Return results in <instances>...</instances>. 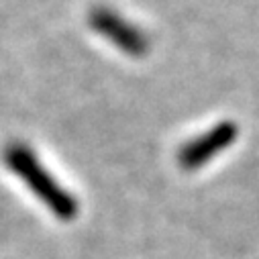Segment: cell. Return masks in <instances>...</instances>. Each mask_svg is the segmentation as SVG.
I'll return each instance as SVG.
<instances>
[{
  "label": "cell",
  "instance_id": "3",
  "mask_svg": "<svg viewBox=\"0 0 259 259\" xmlns=\"http://www.w3.org/2000/svg\"><path fill=\"white\" fill-rule=\"evenodd\" d=\"M239 135V126L233 120H223L208 128L206 133L194 137L192 141L184 143L178 153V163L186 171H196L202 165H206L210 159H214L219 153H223L227 147L235 143Z\"/></svg>",
  "mask_w": 259,
  "mask_h": 259
},
{
  "label": "cell",
  "instance_id": "2",
  "mask_svg": "<svg viewBox=\"0 0 259 259\" xmlns=\"http://www.w3.org/2000/svg\"><path fill=\"white\" fill-rule=\"evenodd\" d=\"M88 25L102 39L112 43L118 51H122L128 57L139 59L149 53L151 41H149L147 33L108 7H94L88 13Z\"/></svg>",
  "mask_w": 259,
  "mask_h": 259
},
{
  "label": "cell",
  "instance_id": "1",
  "mask_svg": "<svg viewBox=\"0 0 259 259\" xmlns=\"http://www.w3.org/2000/svg\"><path fill=\"white\" fill-rule=\"evenodd\" d=\"M3 161L29 190L33 196L59 221L70 223L78 217V198L63 188L39 161L35 151L21 141H13L3 151Z\"/></svg>",
  "mask_w": 259,
  "mask_h": 259
}]
</instances>
